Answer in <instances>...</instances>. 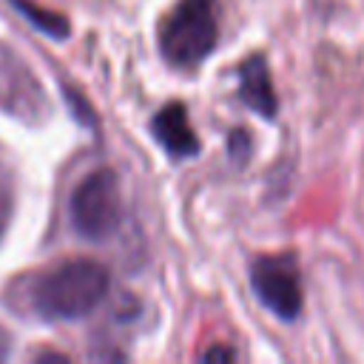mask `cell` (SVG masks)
Returning <instances> with one entry per match:
<instances>
[{
  "label": "cell",
  "instance_id": "277c9868",
  "mask_svg": "<svg viewBox=\"0 0 364 364\" xmlns=\"http://www.w3.org/2000/svg\"><path fill=\"white\" fill-rule=\"evenodd\" d=\"M250 284L256 299L279 318L293 321L301 313V279L290 253L259 256L250 264Z\"/></svg>",
  "mask_w": 364,
  "mask_h": 364
},
{
  "label": "cell",
  "instance_id": "8992f818",
  "mask_svg": "<svg viewBox=\"0 0 364 364\" xmlns=\"http://www.w3.org/2000/svg\"><path fill=\"white\" fill-rule=\"evenodd\" d=\"M151 131L156 136V142L171 154V156H193L199 151V139L196 131L188 122V111L182 102H168L165 108L156 111Z\"/></svg>",
  "mask_w": 364,
  "mask_h": 364
},
{
  "label": "cell",
  "instance_id": "52a82bcc",
  "mask_svg": "<svg viewBox=\"0 0 364 364\" xmlns=\"http://www.w3.org/2000/svg\"><path fill=\"white\" fill-rule=\"evenodd\" d=\"M239 94L245 100L247 108H253L259 117H273L279 102L273 94V82H270V71L264 57H250L239 65Z\"/></svg>",
  "mask_w": 364,
  "mask_h": 364
},
{
  "label": "cell",
  "instance_id": "9c48e42d",
  "mask_svg": "<svg viewBox=\"0 0 364 364\" xmlns=\"http://www.w3.org/2000/svg\"><path fill=\"white\" fill-rule=\"evenodd\" d=\"M11 210H14V188H11V176H9V171L0 165V236H3L6 228H9Z\"/></svg>",
  "mask_w": 364,
  "mask_h": 364
},
{
  "label": "cell",
  "instance_id": "5b68a950",
  "mask_svg": "<svg viewBox=\"0 0 364 364\" xmlns=\"http://www.w3.org/2000/svg\"><path fill=\"white\" fill-rule=\"evenodd\" d=\"M0 105L14 114H37L46 102L37 80H31L26 63L17 60L14 51L0 46Z\"/></svg>",
  "mask_w": 364,
  "mask_h": 364
},
{
  "label": "cell",
  "instance_id": "30bf717a",
  "mask_svg": "<svg viewBox=\"0 0 364 364\" xmlns=\"http://www.w3.org/2000/svg\"><path fill=\"white\" fill-rule=\"evenodd\" d=\"M233 350H228V347H210L205 355H202V361H233Z\"/></svg>",
  "mask_w": 364,
  "mask_h": 364
},
{
  "label": "cell",
  "instance_id": "8fae6325",
  "mask_svg": "<svg viewBox=\"0 0 364 364\" xmlns=\"http://www.w3.org/2000/svg\"><path fill=\"white\" fill-rule=\"evenodd\" d=\"M6 355H9V338H6L3 333H0V361H3Z\"/></svg>",
  "mask_w": 364,
  "mask_h": 364
},
{
  "label": "cell",
  "instance_id": "ba28073f",
  "mask_svg": "<svg viewBox=\"0 0 364 364\" xmlns=\"http://www.w3.org/2000/svg\"><path fill=\"white\" fill-rule=\"evenodd\" d=\"M14 6L31 20V26H37V28H43L46 34H51V37H63L65 31H68V26H65V20L63 17H57V14H51V11H43L40 6H31L28 0H14Z\"/></svg>",
  "mask_w": 364,
  "mask_h": 364
},
{
  "label": "cell",
  "instance_id": "3957f363",
  "mask_svg": "<svg viewBox=\"0 0 364 364\" xmlns=\"http://www.w3.org/2000/svg\"><path fill=\"white\" fill-rule=\"evenodd\" d=\"M68 213L80 236L91 242L111 236L122 219V196H119L117 173L108 168H97L85 173L71 193Z\"/></svg>",
  "mask_w": 364,
  "mask_h": 364
},
{
  "label": "cell",
  "instance_id": "6da1fadb",
  "mask_svg": "<svg viewBox=\"0 0 364 364\" xmlns=\"http://www.w3.org/2000/svg\"><path fill=\"white\" fill-rule=\"evenodd\" d=\"M108 293V270L94 259H68L43 270L28 287L31 310L46 321L88 316Z\"/></svg>",
  "mask_w": 364,
  "mask_h": 364
},
{
  "label": "cell",
  "instance_id": "7a4b0ae2",
  "mask_svg": "<svg viewBox=\"0 0 364 364\" xmlns=\"http://www.w3.org/2000/svg\"><path fill=\"white\" fill-rule=\"evenodd\" d=\"M216 0H176L159 26L162 57L176 68L199 65L216 46Z\"/></svg>",
  "mask_w": 364,
  "mask_h": 364
}]
</instances>
